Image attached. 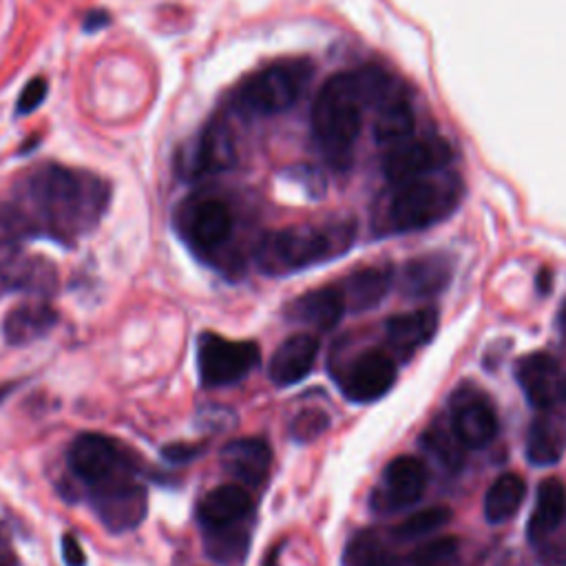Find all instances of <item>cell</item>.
<instances>
[{
  "label": "cell",
  "mask_w": 566,
  "mask_h": 566,
  "mask_svg": "<svg viewBox=\"0 0 566 566\" xmlns=\"http://www.w3.org/2000/svg\"><path fill=\"white\" fill-rule=\"evenodd\" d=\"M108 203V186L64 166L35 170L13 201L0 203V237L13 245L29 237L73 241L88 232Z\"/></svg>",
  "instance_id": "1"
},
{
  "label": "cell",
  "mask_w": 566,
  "mask_h": 566,
  "mask_svg": "<svg viewBox=\"0 0 566 566\" xmlns=\"http://www.w3.org/2000/svg\"><path fill=\"white\" fill-rule=\"evenodd\" d=\"M378 75L380 66L376 64L336 73L314 97L312 135L327 164L336 170H345L352 164L365 106H371Z\"/></svg>",
  "instance_id": "2"
},
{
  "label": "cell",
  "mask_w": 566,
  "mask_h": 566,
  "mask_svg": "<svg viewBox=\"0 0 566 566\" xmlns=\"http://www.w3.org/2000/svg\"><path fill=\"white\" fill-rule=\"evenodd\" d=\"M356 239L354 219H327L265 232L254 245V263L265 276H287L345 254Z\"/></svg>",
  "instance_id": "3"
},
{
  "label": "cell",
  "mask_w": 566,
  "mask_h": 566,
  "mask_svg": "<svg viewBox=\"0 0 566 566\" xmlns=\"http://www.w3.org/2000/svg\"><path fill=\"white\" fill-rule=\"evenodd\" d=\"M462 179L449 168L391 186L382 223L389 232H418L444 221L462 201Z\"/></svg>",
  "instance_id": "4"
},
{
  "label": "cell",
  "mask_w": 566,
  "mask_h": 566,
  "mask_svg": "<svg viewBox=\"0 0 566 566\" xmlns=\"http://www.w3.org/2000/svg\"><path fill=\"white\" fill-rule=\"evenodd\" d=\"M312 77L307 57H283L252 73L234 93V106L243 115L268 117L292 108Z\"/></svg>",
  "instance_id": "5"
},
{
  "label": "cell",
  "mask_w": 566,
  "mask_h": 566,
  "mask_svg": "<svg viewBox=\"0 0 566 566\" xmlns=\"http://www.w3.org/2000/svg\"><path fill=\"white\" fill-rule=\"evenodd\" d=\"M69 467L88 493L137 478L135 455L104 433H80L71 442Z\"/></svg>",
  "instance_id": "6"
},
{
  "label": "cell",
  "mask_w": 566,
  "mask_h": 566,
  "mask_svg": "<svg viewBox=\"0 0 566 566\" xmlns=\"http://www.w3.org/2000/svg\"><path fill=\"white\" fill-rule=\"evenodd\" d=\"M259 358V345L252 340H230L212 332H203L197 340V371L203 387H226L245 378Z\"/></svg>",
  "instance_id": "7"
},
{
  "label": "cell",
  "mask_w": 566,
  "mask_h": 566,
  "mask_svg": "<svg viewBox=\"0 0 566 566\" xmlns=\"http://www.w3.org/2000/svg\"><path fill=\"white\" fill-rule=\"evenodd\" d=\"M453 150L447 139L436 135H409L407 139L387 146L382 155V175L394 186L407 179L431 175L449 168Z\"/></svg>",
  "instance_id": "8"
},
{
  "label": "cell",
  "mask_w": 566,
  "mask_h": 566,
  "mask_svg": "<svg viewBox=\"0 0 566 566\" xmlns=\"http://www.w3.org/2000/svg\"><path fill=\"white\" fill-rule=\"evenodd\" d=\"M449 420L467 449L486 447L497 436V413L486 394L464 382L449 396Z\"/></svg>",
  "instance_id": "9"
},
{
  "label": "cell",
  "mask_w": 566,
  "mask_h": 566,
  "mask_svg": "<svg viewBox=\"0 0 566 566\" xmlns=\"http://www.w3.org/2000/svg\"><path fill=\"white\" fill-rule=\"evenodd\" d=\"M181 232L201 254L219 250L232 232V212L217 197H199L181 210Z\"/></svg>",
  "instance_id": "10"
},
{
  "label": "cell",
  "mask_w": 566,
  "mask_h": 566,
  "mask_svg": "<svg viewBox=\"0 0 566 566\" xmlns=\"http://www.w3.org/2000/svg\"><path fill=\"white\" fill-rule=\"evenodd\" d=\"M396 382V363L382 349L358 354L340 378V389L352 402H374Z\"/></svg>",
  "instance_id": "11"
},
{
  "label": "cell",
  "mask_w": 566,
  "mask_h": 566,
  "mask_svg": "<svg viewBox=\"0 0 566 566\" xmlns=\"http://www.w3.org/2000/svg\"><path fill=\"white\" fill-rule=\"evenodd\" d=\"M515 380L535 409H551L562 394L557 360L546 352L522 356L515 363Z\"/></svg>",
  "instance_id": "12"
},
{
  "label": "cell",
  "mask_w": 566,
  "mask_h": 566,
  "mask_svg": "<svg viewBox=\"0 0 566 566\" xmlns=\"http://www.w3.org/2000/svg\"><path fill=\"white\" fill-rule=\"evenodd\" d=\"M57 290V270L40 256L11 254L0 259V294L24 292L51 296Z\"/></svg>",
  "instance_id": "13"
},
{
  "label": "cell",
  "mask_w": 566,
  "mask_h": 566,
  "mask_svg": "<svg viewBox=\"0 0 566 566\" xmlns=\"http://www.w3.org/2000/svg\"><path fill=\"white\" fill-rule=\"evenodd\" d=\"M234 161V146L228 128L221 122H212L197 139L192 150L179 161V170L186 179H201L206 175L221 172Z\"/></svg>",
  "instance_id": "14"
},
{
  "label": "cell",
  "mask_w": 566,
  "mask_h": 566,
  "mask_svg": "<svg viewBox=\"0 0 566 566\" xmlns=\"http://www.w3.org/2000/svg\"><path fill=\"white\" fill-rule=\"evenodd\" d=\"M318 356V338L307 332L287 336L272 354L268 374L276 387H290L301 382L314 367Z\"/></svg>",
  "instance_id": "15"
},
{
  "label": "cell",
  "mask_w": 566,
  "mask_h": 566,
  "mask_svg": "<svg viewBox=\"0 0 566 566\" xmlns=\"http://www.w3.org/2000/svg\"><path fill=\"white\" fill-rule=\"evenodd\" d=\"M272 449L263 438H237L223 444L221 467L243 486H259L270 471Z\"/></svg>",
  "instance_id": "16"
},
{
  "label": "cell",
  "mask_w": 566,
  "mask_h": 566,
  "mask_svg": "<svg viewBox=\"0 0 566 566\" xmlns=\"http://www.w3.org/2000/svg\"><path fill=\"white\" fill-rule=\"evenodd\" d=\"M429 482L427 467L416 455H398L385 467L380 500L385 509H398L413 504L422 497Z\"/></svg>",
  "instance_id": "17"
},
{
  "label": "cell",
  "mask_w": 566,
  "mask_h": 566,
  "mask_svg": "<svg viewBox=\"0 0 566 566\" xmlns=\"http://www.w3.org/2000/svg\"><path fill=\"white\" fill-rule=\"evenodd\" d=\"M451 259L447 254H422L405 261L398 272V287L409 298H429L451 283Z\"/></svg>",
  "instance_id": "18"
},
{
  "label": "cell",
  "mask_w": 566,
  "mask_h": 566,
  "mask_svg": "<svg viewBox=\"0 0 566 566\" xmlns=\"http://www.w3.org/2000/svg\"><path fill=\"white\" fill-rule=\"evenodd\" d=\"M438 310L436 307H422L407 314H396L387 318L385 334L400 360L411 358L420 347H424L438 332Z\"/></svg>",
  "instance_id": "19"
},
{
  "label": "cell",
  "mask_w": 566,
  "mask_h": 566,
  "mask_svg": "<svg viewBox=\"0 0 566 566\" xmlns=\"http://www.w3.org/2000/svg\"><path fill=\"white\" fill-rule=\"evenodd\" d=\"M252 513V495L243 484H221L203 495L197 517L203 531L241 524Z\"/></svg>",
  "instance_id": "20"
},
{
  "label": "cell",
  "mask_w": 566,
  "mask_h": 566,
  "mask_svg": "<svg viewBox=\"0 0 566 566\" xmlns=\"http://www.w3.org/2000/svg\"><path fill=\"white\" fill-rule=\"evenodd\" d=\"M343 314H345V303L336 285L307 290L285 307V316L292 323H301L305 327H314L321 332L336 327Z\"/></svg>",
  "instance_id": "21"
},
{
  "label": "cell",
  "mask_w": 566,
  "mask_h": 566,
  "mask_svg": "<svg viewBox=\"0 0 566 566\" xmlns=\"http://www.w3.org/2000/svg\"><path fill=\"white\" fill-rule=\"evenodd\" d=\"M391 281L394 270L389 265H365L345 276L336 287L343 296L345 310L367 312L387 296Z\"/></svg>",
  "instance_id": "22"
},
{
  "label": "cell",
  "mask_w": 566,
  "mask_h": 566,
  "mask_svg": "<svg viewBox=\"0 0 566 566\" xmlns=\"http://www.w3.org/2000/svg\"><path fill=\"white\" fill-rule=\"evenodd\" d=\"M57 323V312L46 301H27L11 307L2 318V338L9 345H29L46 336Z\"/></svg>",
  "instance_id": "23"
},
{
  "label": "cell",
  "mask_w": 566,
  "mask_h": 566,
  "mask_svg": "<svg viewBox=\"0 0 566 566\" xmlns=\"http://www.w3.org/2000/svg\"><path fill=\"white\" fill-rule=\"evenodd\" d=\"M566 517V489L557 478H544L537 486L535 506L528 515L526 537L531 544H539L559 531Z\"/></svg>",
  "instance_id": "24"
},
{
  "label": "cell",
  "mask_w": 566,
  "mask_h": 566,
  "mask_svg": "<svg viewBox=\"0 0 566 566\" xmlns=\"http://www.w3.org/2000/svg\"><path fill=\"white\" fill-rule=\"evenodd\" d=\"M526 495V484L517 473H502L493 480L484 495V517L491 524H502L511 520Z\"/></svg>",
  "instance_id": "25"
},
{
  "label": "cell",
  "mask_w": 566,
  "mask_h": 566,
  "mask_svg": "<svg viewBox=\"0 0 566 566\" xmlns=\"http://www.w3.org/2000/svg\"><path fill=\"white\" fill-rule=\"evenodd\" d=\"M343 566H402V559L380 533L367 528L347 542Z\"/></svg>",
  "instance_id": "26"
},
{
  "label": "cell",
  "mask_w": 566,
  "mask_h": 566,
  "mask_svg": "<svg viewBox=\"0 0 566 566\" xmlns=\"http://www.w3.org/2000/svg\"><path fill=\"white\" fill-rule=\"evenodd\" d=\"M422 444L424 449L436 455V460L447 469V471H460L467 458V447L455 433L453 424L449 418H438L431 422L424 433H422Z\"/></svg>",
  "instance_id": "27"
},
{
  "label": "cell",
  "mask_w": 566,
  "mask_h": 566,
  "mask_svg": "<svg viewBox=\"0 0 566 566\" xmlns=\"http://www.w3.org/2000/svg\"><path fill=\"white\" fill-rule=\"evenodd\" d=\"M564 442V431L551 418H535L526 433V458L535 467L555 464L562 458Z\"/></svg>",
  "instance_id": "28"
},
{
  "label": "cell",
  "mask_w": 566,
  "mask_h": 566,
  "mask_svg": "<svg viewBox=\"0 0 566 566\" xmlns=\"http://www.w3.org/2000/svg\"><path fill=\"white\" fill-rule=\"evenodd\" d=\"M203 537L208 555L221 564H241L250 546V528L245 522L223 528H208L203 531Z\"/></svg>",
  "instance_id": "29"
},
{
  "label": "cell",
  "mask_w": 566,
  "mask_h": 566,
  "mask_svg": "<svg viewBox=\"0 0 566 566\" xmlns=\"http://www.w3.org/2000/svg\"><path fill=\"white\" fill-rule=\"evenodd\" d=\"M451 520V509L447 506H429L422 511H416L405 522H400L394 528V535L398 539H418L422 535H429L438 528H442Z\"/></svg>",
  "instance_id": "30"
},
{
  "label": "cell",
  "mask_w": 566,
  "mask_h": 566,
  "mask_svg": "<svg viewBox=\"0 0 566 566\" xmlns=\"http://www.w3.org/2000/svg\"><path fill=\"white\" fill-rule=\"evenodd\" d=\"M460 553L458 537H438L420 544L407 557L409 566H453Z\"/></svg>",
  "instance_id": "31"
},
{
  "label": "cell",
  "mask_w": 566,
  "mask_h": 566,
  "mask_svg": "<svg viewBox=\"0 0 566 566\" xmlns=\"http://www.w3.org/2000/svg\"><path fill=\"white\" fill-rule=\"evenodd\" d=\"M329 427V416L323 409L307 407L298 411L290 422V438L294 442H312Z\"/></svg>",
  "instance_id": "32"
},
{
  "label": "cell",
  "mask_w": 566,
  "mask_h": 566,
  "mask_svg": "<svg viewBox=\"0 0 566 566\" xmlns=\"http://www.w3.org/2000/svg\"><path fill=\"white\" fill-rule=\"evenodd\" d=\"M46 91H49V84L44 77H33L27 82V86L22 88L20 97H18V104H15V113L18 115H29L33 113L46 97Z\"/></svg>",
  "instance_id": "33"
},
{
  "label": "cell",
  "mask_w": 566,
  "mask_h": 566,
  "mask_svg": "<svg viewBox=\"0 0 566 566\" xmlns=\"http://www.w3.org/2000/svg\"><path fill=\"white\" fill-rule=\"evenodd\" d=\"M542 544V564L544 566H566V535L551 539L546 537Z\"/></svg>",
  "instance_id": "34"
},
{
  "label": "cell",
  "mask_w": 566,
  "mask_h": 566,
  "mask_svg": "<svg viewBox=\"0 0 566 566\" xmlns=\"http://www.w3.org/2000/svg\"><path fill=\"white\" fill-rule=\"evenodd\" d=\"M203 444H192V442H175V444H166L161 449V455L172 462V464H181V462H190L192 458H197L201 453Z\"/></svg>",
  "instance_id": "35"
},
{
  "label": "cell",
  "mask_w": 566,
  "mask_h": 566,
  "mask_svg": "<svg viewBox=\"0 0 566 566\" xmlns=\"http://www.w3.org/2000/svg\"><path fill=\"white\" fill-rule=\"evenodd\" d=\"M62 557L66 566H86V555L75 535L62 537Z\"/></svg>",
  "instance_id": "36"
},
{
  "label": "cell",
  "mask_w": 566,
  "mask_h": 566,
  "mask_svg": "<svg viewBox=\"0 0 566 566\" xmlns=\"http://www.w3.org/2000/svg\"><path fill=\"white\" fill-rule=\"evenodd\" d=\"M106 24H108V13H106L104 9H95V11H88V13L84 15L82 29L88 31V33H93V31L106 27Z\"/></svg>",
  "instance_id": "37"
},
{
  "label": "cell",
  "mask_w": 566,
  "mask_h": 566,
  "mask_svg": "<svg viewBox=\"0 0 566 566\" xmlns=\"http://www.w3.org/2000/svg\"><path fill=\"white\" fill-rule=\"evenodd\" d=\"M551 279H548V272L546 270H542V274L537 276V287H539V292L542 294H546L548 292V287H551V283H548Z\"/></svg>",
  "instance_id": "38"
},
{
  "label": "cell",
  "mask_w": 566,
  "mask_h": 566,
  "mask_svg": "<svg viewBox=\"0 0 566 566\" xmlns=\"http://www.w3.org/2000/svg\"><path fill=\"white\" fill-rule=\"evenodd\" d=\"M279 551H281V544H279L274 551L268 553V559H265L263 566H276V562H279Z\"/></svg>",
  "instance_id": "39"
},
{
  "label": "cell",
  "mask_w": 566,
  "mask_h": 566,
  "mask_svg": "<svg viewBox=\"0 0 566 566\" xmlns=\"http://www.w3.org/2000/svg\"><path fill=\"white\" fill-rule=\"evenodd\" d=\"M13 387H15V385H13V382H7V385H0V402H2V400H4V396H7V394H9V391H11V389H13Z\"/></svg>",
  "instance_id": "40"
},
{
  "label": "cell",
  "mask_w": 566,
  "mask_h": 566,
  "mask_svg": "<svg viewBox=\"0 0 566 566\" xmlns=\"http://www.w3.org/2000/svg\"><path fill=\"white\" fill-rule=\"evenodd\" d=\"M562 394H564V396H566V378H564V380H562Z\"/></svg>",
  "instance_id": "41"
}]
</instances>
